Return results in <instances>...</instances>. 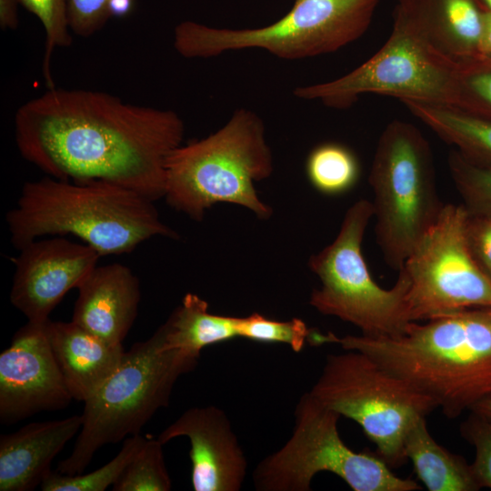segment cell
I'll return each instance as SVG.
<instances>
[{"label": "cell", "mask_w": 491, "mask_h": 491, "mask_svg": "<svg viewBox=\"0 0 491 491\" xmlns=\"http://www.w3.org/2000/svg\"><path fill=\"white\" fill-rule=\"evenodd\" d=\"M184 134L176 112L96 90L48 88L15 116L20 155L46 175L104 180L154 202L165 195V162Z\"/></svg>", "instance_id": "6da1fadb"}, {"label": "cell", "mask_w": 491, "mask_h": 491, "mask_svg": "<svg viewBox=\"0 0 491 491\" xmlns=\"http://www.w3.org/2000/svg\"><path fill=\"white\" fill-rule=\"evenodd\" d=\"M309 341L368 355L431 397L448 418L469 412L491 396V307L467 308L422 324L410 322L398 337L312 331Z\"/></svg>", "instance_id": "7a4b0ae2"}, {"label": "cell", "mask_w": 491, "mask_h": 491, "mask_svg": "<svg viewBox=\"0 0 491 491\" xmlns=\"http://www.w3.org/2000/svg\"><path fill=\"white\" fill-rule=\"evenodd\" d=\"M5 220L18 250L45 235H72L103 256L128 254L155 236L178 237L161 221L154 201L104 180L46 175L25 182Z\"/></svg>", "instance_id": "3957f363"}, {"label": "cell", "mask_w": 491, "mask_h": 491, "mask_svg": "<svg viewBox=\"0 0 491 491\" xmlns=\"http://www.w3.org/2000/svg\"><path fill=\"white\" fill-rule=\"evenodd\" d=\"M273 172L265 125L252 110L239 108L217 131L180 145L165 162V195L174 209L201 221L206 209L232 203L261 219L272 208L257 196L255 182Z\"/></svg>", "instance_id": "277c9868"}, {"label": "cell", "mask_w": 491, "mask_h": 491, "mask_svg": "<svg viewBox=\"0 0 491 491\" xmlns=\"http://www.w3.org/2000/svg\"><path fill=\"white\" fill-rule=\"evenodd\" d=\"M198 358L167 348L162 326L147 340L134 344L114 374L84 402L81 429L57 472L82 474L102 446L139 434L156 411L168 406L175 384L195 369Z\"/></svg>", "instance_id": "5b68a950"}, {"label": "cell", "mask_w": 491, "mask_h": 491, "mask_svg": "<svg viewBox=\"0 0 491 491\" xmlns=\"http://www.w3.org/2000/svg\"><path fill=\"white\" fill-rule=\"evenodd\" d=\"M368 182L376 243L386 265L399 271L445 205L430 145L416 126L396 119L385 127Z\"/></svg>", "instance_id": "8992f818"}, {"label": "cell", "mask_w": 491, "mask_h": 491, "mask_svg": "<svg viewBox=\"0 0 491 491\" xmlns=\"http://www.w3.org/2000/svg\"><path fill=\"white\" fill-rule=\"evenodd\" d=\"M380 0H295L276 22L256 28H220L186 20L174 31V47L185 58H211L257 48L286 60L330 54L360 38Z\"/></svg>", "instance_id": "52a82bcc"}, {"label": "cell", "mask_w": 491, "mask_h": 491, "mask_svg": "<svg viewBox=\"0 0 491 491\" xmlns=\"http://www.w3.org/2000/svg\"><path fill=\"white\" fill-rule=\"evenodd\" d=\"M340 415L322 405L309 392L295 408L289 439L262 459L253 473L257 491H309L321 472L336 475L354 491H415L420 486L396 476L376 454L356 452L337 429Z\"/></svg>", "instance_id": "ba28073f"}, {"label": "cell", "mask_w": 491, "mask_h": 491, "mask_svg": "<svg viewBox=\"0 0 491 491\" xmlns=\"http://www.w3.org/2000/svg\"><path fill=\"white\" fill-rule=\"evenodd\" d=\"M309 393L356 422L390 467L406 461L404 441L410 426L437 408L431 397L357 350L326 356Z\"/></svg>", "instance_id": "9c48e42d"}, {"label": "cell", "mask_w": 491, "mask_h": 491, "mask_svg": "<svg viewBox=\"0 0 491 491\" xmlns=\"http://www.w3.org/2000/svg\"><path fill=\"white\" fill-rule=\"evenodd\" d=\"M372 202L360 199L346 213L336 239L309 259V268L321 286L312 291L309 304L319 313L356 326L362 336L398 337L409 325L406 294L410 280L404 269L390 289L372 278L362 253Z\"/></svg>", "instance_id": "30bf717a"}, {"label": "cell", "mask_w": 491, "mask_h": 491, "mask_svg": "<svg viewBox=\"0 0 491 491\" xmlns=\"http://www.w3.org/2000/svg\"><path fill=\"white\" fill-rule=\"evenodd\" d=\"M457 68L394 18L390 35L369 59L332 81L298 86L294 95L335 109H346L366 94L454 106Z\"/></svg>", "instance_id": "8fae6325"}, {"label": "cell", "mask_w": 491, "mask_h": 491, "mask_svg": "<svg viewBox=\"0 0 491 491\" xmlns=\"http://www.w3.org/2000/svg\"><path fill=\"white\" fill-rule=\"evenodd\" d=\"M467 212L445 204L402 269L410 280L406 311L410 322L456 311L491 307V280L474 259L466 236Z\"/></svg>", "instance_id": "7c38bea8"}, {"label": "cell", "mask_w": 491, "mask_h": 491, "mask_svg": "<svg viewBox=\"0 0 491 491\" xmlns=\"http://www.w3.org/2000/svg\"><path fill=\"white\" fill-rule=\"evenodd\" d=\"M47 321V320H46ZM45 322L20 327L0 355V421L15 424L73 400L54 357Z\"/></svg>", "instance_id": "4fadbf2b"}, {"label": "cell", "mask_w": 491, "mask_h": 491, "mask_svg": "<svg viewBox=\"0 0 491 491\" xmlns=\"http://www.w3.org/2000/svg\"><path fill=\"white\" fill-rule=\"evenodd\" d=\"M13 258L10 302L28 321L45 322L68 291L97 266L100 255L86 244L62 237L35 239Z\"/></svg>", "instance_id": "5bb4252c"}, {"label": "cell", "mask_w": 491, "mask_h": 491, "mask_svg": "<svg viewBox=\"0 0 491 491\" xmlns=\"http://www.w3.org/2000/svg\"><path fill=\"white\" fill-rule=\"evenodd\" d=\"M186 436L190 441L191 483L195 491H239L247 459L225 411L215 406L191 407L165 428V445Z\"/></svg>", "instance_id": "9a60e30c"}, {"label": "cell", "mask_w": 491, "mask_h": 491, "mask_svg": "<svg viewBox=\"0 0 491 491\" xmlns=\"http://www.w3.org/2000/svg\"><path fill=\"white\" fill-rule=\"evenodd\" d=\"M394 18L457 65L483 54L484 10L476 0H396Z\"/></svg>", "instance_id": "2e32d148"}, {"label": "cell", "mask_w": 491, "mask_h": 491, "mask_svg": "<svg viewBox=\"0 0 491 491\" xmlns=\"http://www.w3.org/2000/svg\"><path fill=\"white\" fill-rule=\"evenodd\" d=\"M72 321L111 345H122L141 298L137 276L126 266H96L77 287Z\"/></svg>", "instance_id": "e0dca14e"}, {"label": "cell", "mask_w": 491, "mask_h": 491, "mask_svg": "<svg viewBox=\"0 0 491 491\" xmlns=\"http://www.w3.org/2000/svg\"><path fill=\"white\" fill-rule=\"evenodd\" d=\"M82 416L27 424L0 436V491H31L52 472L51 463L79 433Z\"/></svg>", "instance_id": "ac0fdd59"}, {"label": "cell", "mask_w": 491, "mask_h": 491, "mask_svg": "<svg viewBox=\"0 0 491 491\" xmlns=\"http://www.w3.org/2000/svg\"><path fill=\"white\" fill-rule=\"evenodd\" d=\"M46 336L73 399L85 402L120 366L125 350L111 345L75 322L45 323Z\"/></svg>", "instance_id": "d6986e66"}, {"label": "cell", "mask_w": 491, "mask_h": 491, "mask_svg": "<svg viewBox=\"0 0 491 491\" xmlns=\"http://www.w3.org/2000/svg\"><path fill=\"white\" fill-rule=\"evenodd\" d=\"M404 452L418 479L429 491H476L479 486L471 465L440 446L430 435L426 417L416 419L408 429Z\"/></svg>", "instance_id": "ffe728a7"}, {"label": "cell", "mask_w": 491, "mask_h": 491, "mask_svg": "<svg viewBox=\"0 0 491 491\" xmlns=\"http://www.w3.org/2000/svg\"><path fill=\"white\" fill-rule=\"evenodd\" d=\"M413 115L466 159L491 167V120L454 106L403 101Z\"/></svg>", "instance_id": "44dd1931"}, {"label": "cell", "mask_w": 491, "mask_h": 491, "mask_svg": "<svg viewBox=\"0 0 491 491\" xmlns=\"http://www.w3.org/2000/svg\"><path fill=\"white\" fill-rule=\"evenodd\" d=\"M208 306L197 295L187 293L162 325L165 346L200 356L205 346L238 336V317L212 314Z\"/></svg>", "instance_id": "7402d4cb"}, {"label": "cell", "mask_w": 491, "mask_h": 491, "mask_svg": "<svg viewBox=\"0 0 491 491\" xmlns=\"http://www.w3.org/2000/svg\"><path fill=\"white\" fill-rule=\"evenodd\" d=\"M306 175L312 185L326 195H339L357 182L360 167L356 155L334 142L316 146L306 159Z\"/></svg>", "instance_id": "603a6c76"}, {"label": "cell", "mask_w": 491, "mask_h": 491, "mask_svg": "<svg viewBox=\"0 0 491 491\" xmlns=\"http://www.w3.org/2000/svg\"><path fill=\"white\" fill-rule=\"evenodd\" d=\"M140 434L129 436L118 454L100 468L74 476L51 472L40 487L43 491H104L114 486L145 443Z\"/></svg>", "instance_id": "cb8c5ba5"}, {"label": "cell", "mask_w": 491, "mask_h": 491, "mask_svg": "<svg viewBox=\"0 0 491 491\" xmlns=\"http://www.w3.org/2000/svg\"><path fill=\"white\" fill-rule=\"evenodd\" d=\"M163 444L156 439L145 443L114 484V491H169L172 482L167 472Z\"/></svg>", "instance_id": "d4e9b609"}, {"label": "cell", "mask_w": 491, "mask_h": 491, "mask_svg": "<svg viewBox=\"0 0 491 491\" xmlns=\"http://www.w3.org/2000/svg\"><path fill=\"white\" fill-rule=\"evenodd\" d=\"M447 165L466 211L491 215V167L471 162L456 149L450 151Z\"/></svg>", "instance_id": "484cf974"}, {"label": "cell", "mask_w": 491, "mask_h": 491, "mask_svg": "<svg viewBox=\"0 0 491 491\" xmlns=\"http://www.w3.org/2000/svg\"><path fill=\"white\" fill-rule=\"evenodd\" d=\"M454 107L491 120V56L482 54L458 65Z\"/></svg>", "instance_id": "4316f807"}, {"label": "cell", "mask_w": 491, "mask_h": 491, "mask_svg": "<svg viewBox=\"0 0 491 491\" xmlns=\"http://www.w3.org/2000/svg\"><path fill=\"white\" fill-rule=\"evenodd\" d=\"M20 5L41 22L45 35L43 74L48 88L55 87L51 75V57L56 48L68 47L73 37L67 0H20Z\"/></svg>", "instance_id": "83f0119b"}, {"label": "cell", "mask_w": 491, "mask_h": 491, "mask_svg": "<svg viewBox=\"0 0 491 491\" xmlns=\"http://www.w3.org/2000/svg\"><path fill=\"white\" fill-rule=\"evenodd\" d=\"M310 332L306 324L300 318L277 321L253 313L237 319L238 336L258 343L285 344L295 352L303 350Z\"/></svg>", "instance_id": "f1b7e54d"}, {"label": "cell", "mask_w": 491, "mask_h": 491, "mask_svg": "<svg viewBox=\"0 0 491 491\" xmlns=\"http://www.w3.org/2000/svg\"><path fill=\"white\" fill-rule=\"evenodd\" d=\"M460 432L476 449L471 469L479 488L491 489V421L470 411L460 426Z\"/></svg>", "instance_id": "f546056e"}, {"label": "cell", "mask_w": 491, "mask_h": 491, "mask_svg": "<svg viewBox=\"0 0 491 491\" xmlns=\"http://www.w3.org/2000/svg\"><path fill=\"white\" fill-rule=\"evenodd\" d=\"M72 33L88 37L99 31L111 17L110 0H67Z\"/></svg>", "instance_id": "4dcf8cb0"}, {"label": "cell", "mask_w": 491, "mask_h": 491, "mask_svg": "<svg viewBox=\"0 0 491 491\" xmlns=\"http://www.w3.org/2000/svg\"><path fill=\"white\" fill-rule=\"evenodd\" d=\"M466 236L474 259L491 280V215L467 212Z\"/></svg>", "instance_id": "1f68e13d"}, {"label": "cell", "mask_w": 491, "mask_h": 491, "mask_svg": "<svg viewBox=\"0 0 491 491\" xmlns=\"http://www.w3.org/2000/svg\"><path fill=\"white\" fill-rule=\"evenodd\" d=\"M20 0H0V26L4 30L18 26V5Z\"/></svg>", "instance_id": "d6a6232c"}, {"label": "cell", "mask_w": 491, "mask_h": 491, "mask_svg": "<svg viewBox=\"0 0 491 491\" xmlns=\"http://www.w3.org/2000/svg\"><path fill=\"white\" fill-rule=\"evenodd\" d=\"M483 54L491 56V13L484 11Z\"/></svg>", "instance_id": "836d02e7"}, {"label": "cell", "mask_w": 491, "mask_h": 491, "mask_svg": "<svg viewBox=\"0 0 491 491\" xmlns=\"http://www.w3.org/2000/svg\"><path fill=\"white\" fill-rule=\"evenodd\" d=\"M134 0H110L109 12L112 16L126 15L132 8Z\"/></svg>", "instance_id": "e575fe53"}, {"label": "cell", "mask_w": 491, "mask_h": 491, "mask_svg": "<svg viewBox=\"0 0 491 491\" xmlns=\"http://www.w3.org/2000/svg\"><path fill=\"white\" fill-rule=\"evenodd\" d=\"M470 411L476 412L491 421V396L478 402Z\"/></svg>", "instance_id": "d590c367"}, {"label": "cell", "mask_w": 491, "mask_h": 491, "mask_svg": "<svg viewBox=\"0 0 491 491\" xmlns=\"http://www.w3.org/2000/svg\"><path fill=\"white\" fill-rule=\"evenodd\" d=\"M481 8L488 13H491V0H476Z\"/></svg>", "instance_id": "8d00e7d4"}]
</instances>
